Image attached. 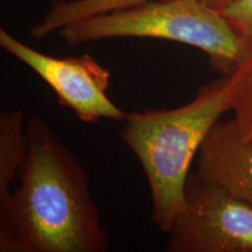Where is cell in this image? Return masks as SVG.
I'll return each mask as SVG.
<instances>
[{
  "label": "cell",
  "mask_w": 252,
  "mask_h": 252,
  "mask_svg": "<svg viewBox=\"0 0 252 252\" xmlns=\"http://www.w3.org/2000/svg\"><path fill=\"white\" fill-rule=\"evenodd\" d=\"M220 12L252 49V0H235Z\"/></svg>",
  "instance_id": "30bf717a"
},
{
  "label": "cell",
  "mask_w": 252,
  "mask_h": 252,
  "mask_svg": "<svg viewBox=\"0 0 252 252\" xmlns=\"http://www.w3.org/2000/svg\"><path fill=\"white\" fill-rule=\"evenodd\" d=\"M68 45L121 37H145L200 49L222 76H231L252 56V49L220 9L203 0H150L83 19L58 31Z\"/></svg>",
  "instance_id": "3957f363"
},
{
  "label": "cell",
  "mask_w": 252,
  "mask_h": 252,
  "mask_svg": "<svg viewBox=\"0 0 252 252\" xmlns=\"http://www.w3.org/2000/svg\"><path fill=\"white\" fill-rule=\"evenodd\" d=\"M231 76H222L203 86L185 105L126 113L119 135L149 182L151 219L166 234L184 206L194 158L214 124L231 111Z\"/></svg>",
  "instance_id": "7a4b0ae2"
},
{
  "label": "cell",
  "mask_w": 252,
  "mask_h": 252,
  "mask_svg": "<svg viewBox=\"0 0 252 252\" xmlns=\"http://www.w3.org/2000/svg\"><path fill=\"white\" fill-rule=\"evenodd\" d=\"M0 47L27 65L54 90L60 105L70 109L80 121L93 124L102 119L123 122L126 113L110 99L111 72L90 54L71 58L47 55L0 30Z\"/></svg>",
  "instance_id": "5b68a950"
},
{
  "label": "cell",
  "mask_w": 252,
  "mask_h": 252,
  "mask_svg": "<svg viewBox=\"0 0 252 252\" xmlns=\"http://www.w3.org/2000/svg\"><path fill=\"white\" fill-rule=\"evenodd\" d=\"M232 118L243 138L252 140V56L231 75Z\"/></svg>",
  "instance_id": "9c48e42d"
},
{
  "label": "cell",
  "mask_w": 252,
  "mask_h": 252,
  "mask_svg": "<svg viewBox=\"0 0 252 252\" xmlns=\"http://www.w3.org/2000/svg\"><path fill=\"white\" fill-rule=\"evenodd\" d=\"M28 152L27 124L24 112L11 110L0 113V200L11 193Z\"/></svg>",
  "instance_id": "52a82bcc"
},
{
  "label": "cell",
  "mask_w": 252,
  "mask_h": 252,
  "mask_svg": "<svg viewBox=\"0 0 252 252\" xmlns=\"http://www.w3.org/2000/svg\"><path fill=\"white\" fill-rule=\"evenodd\" d=\"M167 252H252V207L190 172Z\"/></svg>",
  "instance_id": "277c9868"
},
{
  "label": "cell",
  "mask_w": 252,
  "mask_h": 252,
  "mask_svg": "<svg viewBox=\"0 0 252 252\" xmlns=\"http://www.w3.org/2000/svg\"><path fill=\"white\" fill-rule=\"evenodd\" d=\"M146 1L150 0H55L30 34L34 39H42L76 21Z\"/></svg>",
  "instance_id": "ba28073f"
},
{
  "label": "cell",
  "mask_w": 252,
  "mask_h": 252,
  "mask_svg": "<svg viewBox=\"0 0 252 252\" xmlns=\"http://www.w3.org/2000/svg\"><path fill=\"white\" fill-rule=\"evenodd\" d=\"M195 172L252 207V140L243 138L234 118L214 124L198 150Z\"/></svg>",
  "instance_id": "8992f818"
},
{
  "label": "cell",
  "mask_w": 252,
  "mask_h": 252,
  "mask_svg": "<svg viewBox=\"0 0 252 252\" xmlns=\"http://www.w3.org/2000/svg\"><path fill=\"white\" fill-rule=\"evenodd\" d=\"M203 1L209 6H212V7L222 11L223 8H225L226 6L231 4V2L235 1V0H203Z\"/></svg>",
  "instance_id": "8fae6325"
},
{
  "label": "cell",
  "mask_w": 252,
  "mask_h": 252,
  "mask_svg": "<svg viewBox=\"0 0 252 252\" xmlns=\"http://www.w3.org/2000/svg\"><path fill=\"white\" fill-rule=\"evenodd\" d=\"M17 188L0 200L1 252H106L86 169L41 117L27 123Z\"/></svg>",
  "instance_id": "6da1fadb"
}]
</instances>
